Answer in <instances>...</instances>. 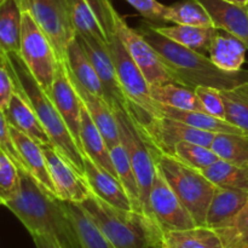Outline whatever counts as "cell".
I'll use <instances>...</instances> for the list:
<instances>
[{
    "label": "cell",
    "instance_id": "cell-47",
    "mask_svg": "<svg viewBox=\"0 0 248 248\" xmlns=\"http://www.w3.org/2000/svg\"><path fill=\"white\" fill-rule=\"evenodd\" d=\"M2 62H4V57H2L1 52H0V63H2Z\"/></svg>",
    "mask_w": 248,
    "mask_h": 248
},
{
    "label": "cell",
    "instance_id": "cell-20",
    "mask_svg": "<svg viewBox=\"0 0 248 248\" xmlns=\"http://www.w3.org/2000/svg\"><path fill=\"white\" fill-rule=\"evenodd\" d=\"M247 201L248 191L217 186L206 215V227L212 229L225 227L236 217Z\"/></svg>",
    "mask_w": 248,
    "mask_h": 248
},
{
    "label": "cell",
    "instance_id": "cell-39",
    "mask_svg": "<svg viewBox=\"0 0 248 248\" xmlns=\"http://www.w3.org/2000/svg\"><path fill=\"white\" fill-rule=\"evenodd\" d=\"M19 170L0 149V203L11 200L19 190Z\"/></svg>",
    "mask_w": 248,
    "mask_h": 248
},
{
    "label": "cell",
    "instance_id": "cell-4",
    "mask_svg": "<svg viewBox=\"0 0 248 248\" xmlns=\"http://www.w3.org/2000/svg\"><path fill=\"white\" fill-rule=\"evenodd\" d=\"M99 19L107 36V48L115 67L119 81L128 101L127 110L137 123L147 120L150 116H159L156 102L150 97L149 84L142 70L128 52L123 40L114 29L110 18V0H89Z\"/></svg>",
    "mask_w": 248,
    "mask_h": 248
},
{
    "label": "cell",
    "instance_id": "cell-15",
    "mask_svg": "<svg viewBox=\"0 0 248 248\" xmlns=\"http://www.w3.org/2000/svg\"><path fill=\"white\" fill-rule=\"evenodd\" d=\"M48 96L55 103L56 108L60 111L68 130L72 133L78 147L81 150V144H80V116H81L82 102L80 97L78 96L77 91H75L74 86H73L72 81L68 77L65 63H58L52 89H51Z\"/></svg>",
    "mask_w": 248,
    "mask_h": 248
},
{
    "label": "cell",
    "instance_id": "cell-48",
    "mask_svg": "<svg viewBox=\"0 0 248 248\" xmlns=\"http://www.w3.org/2000/svg\"><path fill=\"white\" fill-rule=\"evenodd\" d=\"M4 1H5V0H0V5H1Z\"/></svg>",
    "mask_w": 248,
    "mask_h": 248
},
{
    "label": "cell",
    "instance_id": "cell-49",
    "mask_svg": "<svg viewBox=\"0 0 248 248\" xmlns=\"http://www.w3.org/2000/svg\"><path fill=\"white\" fill-rule=\"evenodd\" d=\"M246 9H247V11H248V2L246 4Z\"/></svg>",
    "mask_w": 248,
    "mask_h": 248
},
{
    "label": "cell",
    "instance_id": "cell-40",
    "mask_svg": "<svg viewBox=\"0 0 248 248\" xmlns=\"http://www.w3.org/2000/svg\"><path fill=\"white\" fill-rule=\"evenodd\" d=\"M194 91L205 108L206 113L225 120V109L220 96V90L210 86H199L194 89Z\"/></svg>",
    "mask_w": 248,
    "mask_h": 248
},
{
    "label": "cell",
    "instance_id": "cell-46",
    "mask_svg": "<svg viewBox=\"0 0 248 248\" xmlns=\"http://www.w3.org/2000/svg\"><path fill=\"white\" fill-rule=\"evenodd\" d=\"M153 248H167V247L165 246V244H164V242H162V239H161Z\"/></svg>",
    "mask_w": 248,
    "mask_h": 248
},
{
    "label": "cell",
    "instance_id": "cell-42",
    "mask_svg": "<svg viewBox=\"0 0 248 248\" xmlns=\"http://www.w3.org/2000/svg\"><path fill=\"white\" fill-rule=\"evenodd\" d=\"M126 2L135 7L144 18L154 22H165L166 5H162L157 0H125Z\"/></svg>",
    "mask_w": 248,
    "mask_h": 248
},
{
    "label": "cell",
    "instance_id": "cell-35",
    "mask_svg": "<svg viewBox=\"0 0 248 248\" xmlns=\"http://www.w3.org/2000/svg\"><path fill=\"white\" fill-rule=\"evenodd\" d=\"M165 22L182 26L215 27L207 10L196 0H182L166 6Z\"/></svg>",
    "mask_w": 248,
    "mask_h": 248
},
{
    "label": "cell",
    "instance_id": "cell-1",
    "mask_svg": "<svg viewBox=\"0 0 248 248\" xmlns=\"http://www.w3.org/2000/svg\"><path fill=\"white\" fill-rule=\"evenodd\" d=\"M19 190L5 203L29 234L41 235L60 248H81L63 201L46 191L28 172L19 171Z\"/></svg>",
    "mask_w": 248,
    "mask_h": 248
},
{
    "label": "cell",
    "instance_id": "cell-41",
    "mask_svg": "<svg viewBox=\"0 0 248 248\" xmlns=\"http://www.w3.org/2000/svg\"><path fill=\"white\" fill-rule=\"evenodd\" d=\"M0 149L14 161V164L18 167L19 171L28 172L16 145H15L11 133H10V125L6 121L4 111L1 109H0Z\"/></svg>",
    "mask_w": 248,
    "mask_h": 248
},
{
    "label": "cell",
    "instance_id": "cell-36",
    "mask_svg": "<svg viewBox=\"0 0 248 248\" xmlns=\"http://www.w3.org/2000/svg\"><path fill=\"white\" fill-rule=\"evenodd\" d=\"M225 109V121L248 135V81L229 90H220Z\"/></svg>",
    "mask_w": 248,
    "mask_h": 248
},
{
    "label": "cell",
    "instance_id": "cell-23",
    "mask_svg": "<svg viewBox=\"0 0 248 248\" xmlns=\"http://www.w3.org/2000/svg\"><path fill=\"white\" fill-rule=\"evenodd\" d=\"M246 46L237 38L218 29L211 41L208 58L225 72H239L246 60Z\"/></svg>",
    "mask_w": 248,
    "mask_h": 248
},
{
    "label": "cell",
    "instance_id": "cell-45",
    "mask_svg": "<svg viewBox=\"0 0 248 248\" xmlns=\"http://www.w3.org/2000/svg\"><path fill=\"white\" fill-rule=\"evenodd\" d=\"M227 1L234 2V4L241 5V6H246V4L248 2V0H227Z\"/></svg>",
    "mask_w": 248,
    "mask_h": 248
},
{
    "label": "cell",
    "instance_id": "cell-19",
    "mask_svg": "<svg viewBox=\"0 0 248 248\" xmlns=\"http://www.w3.org/2000/svg\"><path fill=\"white\" fill-rule=\"evenodd\" d=\"M10 133H11L12 140H14L15 145H16L24 165H26L28 173L46 191L57 198L55 186H53L52 178H51L50 171H48L47 162H46V157L40 145L12 126H10Z\"/></svg>",
    "mask_w": 248,
    "mask_h": 248
},
{
    "label": "cell",
    "instance_id": "cell-50",
    "mask_svg": "<svg viewBox=\"0 0 248 248\" xmlns=\"http://www.w3.org/2000/svg\"><path fill=\"white\" fill-rule=\"evenodd\" d=\"M0 206H1V203H0Z\"/></svg>",
    "mask_w": 248,
    "mask_h": 248
},
{
    "label": "cell",
    "instance_id": "cell-30",
    "mask_svg": "<svg viewBox=\"0 0 248 248\" xmlns=\"http://www.w3.org/2000/svg\"><path fill=\"white\" fill-rule=\"evenodd\" d=\"M63 206L74 224L81 248H115L80 203L63 201Z\"/></svg>",
    "mask_w": 248,
    "mask_h": 248
},
{
    "label": "cell",
    "instance_id": "cell-13",
    "mask_svg": "<svg viewBox=\"0 0 248 248\" xmlns=\"http://www.w3.org/2000/svg\"><path fill=\"white\" fill-rule=\"evenodd\" d=\"M78 41L86 55L89 56L90 61L93 64L99 80L102 82L104 91V98L107 103L113 110L116 107L127 109L128 101L126 97L125 91L119 81L118 74H116L115 67L113 64L109 51L107 48V44L87 35H79L75 34Z\"/></svg>",
    "mask_w": 248,
    "mask_h": 248
},
{
    "label": "cell",
    "instance_id": "cell-16",
    "mask_svg": "<svg viewBox=\"0 0 248 248\" xmlns=\"http://www.w3.org/2000/svg\"><path fill=\"white\" fill-rule=\"evenodd\" d=\"M84 177L92 194L114 207L133 210L132 202L118 177L113 176L84 155Z\"/></svg>",
    "mask_w": 248,
    "mask_h": 248
},
{
    "label": "cell",
    "instance_id": "cell-8",
    "mask_svg": "<svg viewBox=\"0 0 248 248\" xmlns=\"http://www.w3.org/2000/svg\"><path fill=\"white\" fill-rule=\"evenodd\" d=\"M47 36L58 61L67 62V48L75 38L67 0H17Z\"/></svg>",
    "mask_w": 248,
    "mask_h": 248
},
{
    "label": "cell",
    "instance_id": "cell-38",
    "mask_svg": "<svg viewBox=\"0 0 248 248\" xmlns=\"http://www.w3.org/2000/svg\"><path fill=\"white\" fill-rule=\"evenodd\" d=\"M215 230L225 248H248V201L229 224Z\"/></svg>",
    "mask_w": 248,
    "mask_h": 248
},
{
    "label": "cell",
    "instance_id": "cell-21",
    "mask_svg": "<svg viewBox=\"0 0 248 248\" xmlns=\"http://www.w3.org/2000/svg\"><path fill=\"white\" fill-rule=\"evenodd\" d=\"M4 115L10 126L27 135L39 145L52 144L38 116L17 90L10 101L9 107L4 110Z\"/></svg>",
    "mask_w": 248,
    "mask_h": 248
},
{
    "label": "cell",
    "instance_id": "cell-32",
    "mask_svg": "<svg viewBox=\"0 0 248 248\" xmlns=\"http://www.w3.org/2000/svg\"><path fill=\"white\" fill-rule=\"evenodd\" d=\"M70 19L75 33L87 35L107 44L102 24L97 18L89 0H67Z\"/></svg>",
    "mask_w": 248,
    "mask_h": 248
},
{
    "label": "cell",
    "instance_id": "cell-29",
    "mask_svg": "<svg viewBox=\"0 0 248 248\" xmlns=\"http://www.w3.org/2000/svg\"><path fill=\"white\" fill-rule=\"evenodd\" d=\"M22 34V10L17 0H5L0 5V52L19 53Z\"/></svg>",
    "mask_w": 248,
    "mask_h": 248
},
{
    "label": "cell",
    "instance_id": "cell-7",
    "mask_svg": "<svg viewBox=\"0 0 248 248\" xmlns=\"http://www.w3.org/2000/svg\"><path fill=\"white\" fill-rule=\"evenodd\" d=\"M113 113L118 123L120 143L127 153L137 178L142 211L147 217H149V195L157 170L154 149L145 140L142 131L127 109L116 107L113 109Z\"/></svg>",
    "mask_w": 248,
    "mask_h": 248
},
{
    "label": "cell",
    "instance_id": "cell-11",
    "mask_svg": "<svg viewBox=\"0 0 248 248\" xmlns=\"http://www.w3.org/2000/svg\"><path fill=\"white\" fill-rule=\"evenodd\" d=\"M148 216L162 232L189 229L196 225L159 169L156 170L150 190Z\"/></svg>",
    "mask_w": 248,
    "mask_h": 248
},
{
    "label": "cell",
    "instance_id": "cell-34",
    "mask_svg": "<svg viewBox=\"0 0 248 248\" xmlns=\"http://www.w3.org/2000/svg\"><path fill=\"white\" fill-rule=\"evenodd\" d=\"M109 152H110L113 165L115 167L116 176H118L120 183L123 184L125 191L127 193L128 198H130L131 202H132L133 210L136 212L143 213L142 205H140V186H138V182L137 178H136L135 171H133V167L131 165L125 148H124V145L121 143H119V144L110 148Z\"/></svg>",
    "mask_w": 248,
    "mask_h": 248
},
{
    "label": "cell",
    "instance_id": "cell-22",
    "mask_svg": "<svg viewBox=\"0 0 248 248\" xmlns=\"http://www.w3.org/2000/svg\"><path fill=\"white\" fill-rule=\"evenodd\" d=\"M80 144L85 156L91 159L94 164L101 166L113 176L118 177L106 140L91 116L89 115L84 104L81 106V116H80Z\"/></svg>",
    "mask_w": 248,
    "mask_h": 248
},
{
    "label": "cell",
    "instance_id": "cell-2",
    "mask_svg": "<svg viewBox=\"0 0 248 248\" xmlns=\"http://www.w3.org/2000/svg\"><path fill=\"white\" fill-rule=\"evenodd\" d=\"M137 31L154 48L171 79L183 86L193 90L199 86L229 90L248 81V70L225 72L219 69L207 56L157 33L150 22H144Z\"/></svg>",
    "mask_w": 248,
    "mask_h": 248
},
{
    "label": "cell",
    "instance_id": "cell-10",
    "mask_svg": "<svg viewBox=\"0 0 248 248\" xmlns=\"http://www.w3.org/2000/svg\"><path fill=\"white\" fill-rule=\"evenodd\" d=\"M137 125L152 147L170 155L174 154V148L182 142L196 143L210 148L216 135L166 116H150L142 123H137Z\"/></svg>",
    "mask_w": 248,
    "mask_h": 248
},
{
    "label": "cell",
    "instance_id": "cell-33",
    "mask_svg": "<svg viewBox=\"0 0 248 248\" xmlns=\"http://www.w3.org/2000/svg\"><path fill=\"white\" fill-rule=\"evenodd\" d=\"M210 148L219 159L248 167V135L246 133H216Z\"/></svg>",
    "mask_w": 248,
    "mask_h": 248
},
{
    "label": "cell",
    "instance_id": "cell-6",
    "mask_svg": "<svg viewBox=\"0 0 248 248\" xmlns=\"http://www.w3.org/2000/svg\"><path fill=\"white\" fill-rule=\"evenodd\" d=\"M154 149L156 166L169 186L186 206L196 225H206V215L217 186L199 170L184 164L176 156Z\"/></svg>",
    "mask_w": 248,
    "mask_h": 248
},
{
    "label": "cell",
    "instance_id": "cell-26",
    "mask_svg": "<svg viewBox=\"0 0 248 248\" xmlns=\"http://www.w3.org/2000/svg\"><path fill=\"white\" fill-rule=\"evenodd\" d=\"M153 28L157 33L162 34L166 38L171 39L174 43L181 44L190 50L200 52L208 57V50H210L211 41L215 36L216 27H196V26H182V24H174L172 27L156 26L152 23Z\"/></svg>",
    "mask_w": 248,
    "mask_h": 248
},
{
    "label": "cell",
    "instance_id": "cell-9",
    "mask_svg": "<svg viewBox=\"0 0 248 248\" xmlns=\"http://www.w3.org/2000/svg\"><path fill=\"white\" fill-rule=\"evenodd\" d=\"M19 55L44 91L50 93L60 61L47 36L26 11H22Z\"/></svg>",
    "mask_w": 248,
    "mask_h": 248
},
{
    "label": "cell",
    "instance_id": "cell-44",
    "mask_svg": "<svg viewBox=\"0 0 248 248\" xmlns=\"http://www.w3.org/2000/svg\"><path fill=\"white\" fill-rule=\"evenodd\" d=\"M33 241L35 245V248H60L53 241H51L50 239L45 236H41V235H33Z\"/></svg>",
    "mask_w": 248,
    "mask_h": 248
},
{
    "label": "cell",
    "instance_id": "cell-31",
    "mask_svg": "<svg viewBox=\"0 0 248 248\" xmlns=\"http://www.w3.org/2000/svg\"><path fill=\"white\" fill-rule=\"evenodd\" d=\"M203 176L220 188L248 191V167L218 159L215 164L201 171Z\"/></svg>",
    "mask_w": 248,
    "mask_h": 248
},
{
    "label": "cell",
    "instance_id": "cell-18",
    "mask_svg": "<svg viewBox=\"0 0 248 248\" xmlns=\"http://www.w3.org/2000/svg\"><path fill=\"white\" fill-rule=\"evenodd\" d=\"M211 16L213 26L239 39L248 51V11L246 6L227 0H196Z\"/></svg>",
    "mask_w": 248,
    "mask_h": 248
},
{
    "label": "cell",
    "instance_id": "cell-24",
    "mask_svg": "<svg viewBox=\"0 0 248 248\" xmlns=\"http://www.w3.org/2000/svg\"><path fill=\"white\" fill-rule=\"evenodd\" d=\"M156 110L159 116L174 119V120L181 121V123L186 124V125L198 128V130L208 131V132L212 133H246L232 124L228 123L223 119H218L216 116L210 115L207 113H203V111L184 110V109L173 108V107L157 103V102Z\"/></svg>",
    "mask_w": 248,
    "mask_h": 248
},
{
    "label": "cell",
    "instance_id": "cell-27",
    "mask_svg": "<svg viewBox=\"0 0 248 248\" xmlns=\"http://www.w3.org/2000/svg\"><path fill=\"white\" fill-rule=\"evenodd\" d=\"M65 65L82 86L86 87L92 93L104 98L103 86H102L98 74H97L91 61H90L89 56L86 55L82 46L78 41L77 36L68 45Z\"/></svg>",
    "mask_w": 248,
    "mask_h": 248
},
{
    "label": "cell",
    "instance_id": "cell-17",
    "mask_svg": "<svg viewBox=\"0 0 248 248\" xmlns=\"http://www.w3.org/2000/svg\"><path fill=\"white\" fill-rule=\"evenodd\" d=\"M65 69H67L68 77H69L78 96L80 97V99H81L82 104L86 108L89 115L91 116L93 123L96 124L98 130L101 131L102 136L106 140V143L109 149L113 148L114 145L119 144L120 143V135H119L118 123H116V119L113 110L109 107V104L107 103L106 99L92 93L86 87L82 86L78 81L77 78L68 70L67 65H65Z\"/></svg>",
    "mask_w": 248,
    "mask_h": 248
},
{
    "label": "cell",
    "instance_id": "cell-14",
    "mask_svg": "<svg viewBox=\"0 0 248 248\" xmlns=\"http://www.w3.org/2000/svg\"><path fill=\"white\" fill-rule=\"evenodd\" d=\"M60 200L80 203L92 194L84 177L58 153L52 144L40 145Z\"/></svg>",
    "mask_w": 248,
    "mask_h": 248
},
{
    "label": "cell",
    "instance_id": "cell-28",
    "mask_svg": "<svg viewBox=\"0 0 248 248\" xmlns=\"http://www.w3.org/2000/svg\"><path fill=\"white\" fill-rule=\"evenodd\" d=\"M162 242L167 248H225L219 234L206 225L162 232Z\"/></svg>",
    "mask_w": 248,
    "mask_h": 248
},
{
    "label": "cell",
    "instance_id": "cell-37",
    "mask_svg": "<svg viewBox=\"0 0 248 248\" xmlns=\"http://www.w3.org/2000/svg\"><path fill=\"white\" fill-rule=\"evenodd\" d=\"M173 156L199 171H203L219 159L211 148L188 142L178 143L174 148Z\"/></svg>",
    "mask_w": 248,
    "mask_h": 248
},
{
    "label": "cell",
    "instance_id": "cell-25",
    "mask_svg": "<svg viewBox=\"0 0 248 248\" xmlns=\"http://www.w3.org/2000/svg\"><path fill=\"white\" fill-rule=\"evenodd\" d=\"M149 92L150 97L157 103L184 110H198L206 113L195 91L190 87L178 84L174 80L149 85Z\"/></svg>",
    "mask_w": 248,
    "mask_h": 248
},
{
    "label": "cell",
    "instance_id": "cell-43",
    "mask_svg": "<svg viewBox=\"0 0 248 248\" xmlns=\"http://www.w3.org/2000/svg\"><path fill=\"white\" fill-rule=\"evenodd\" d=\"M15 91L16 87L9 69L4 62L0 63V109L2 111L9 107Z\"/></svg>",
    "mask_w": 248,
    "mask_h": 248
},
{
    "label": "cell",
    "instance_id": "cell-12",
    "mask_svg": "<svg viewBox=\"0 0 248 248\" xmlns=\"http://www.w3.org/2000/svg\"><path fill=\"white\" fill-rule=\"evenodd\" d=\"M110 18L114 29L120 36L133 60L136 61L140 69L142 70L148 84L152 85L172 80L162 63L160 62L154 48L149 45V43L143 38L137 29H133L128 26L127 22L116 11L113 4L110 6Z\"/></svg>",
    "mask_w": 248,
    "mask_h": 248
},
{
    "label": "cell",
    "instance_id": "cell-3",
    "mask_svg": "<svg viewBox=\"0 0 248 248\" xmlns=\"http://www.w3.org/2000/svg\"><path fill=\"white\" fill-rule=\"evenodd\" d=\"M2 57L14 79L15 87L38 116L53 147L84 177V154L78 147L52 99L39 85L19 53L9 52Z\"/></svg>",
    "mask_w": 248,
    "mask_h": 248
},
{
    "label": "cell",
    "instance_id": "cell-5",
    "mask_svg": "<svg viewBox=\"0 0 248 248\" xmlns=\"http://www.w3.org/2000/svg\"><path fill=\"white\" fill-rule=\"evenodd\" d=\"M80 205L115 248H153L162 239L160 228L144 213L114 207L94 194Z\"/></svg>",
    "mask_w": 248,
    "mask_h": 248
}]
</instances>
